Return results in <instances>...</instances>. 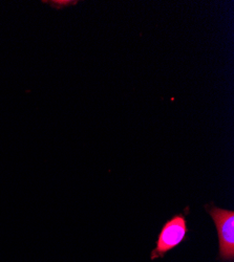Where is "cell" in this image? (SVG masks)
I'll return each instance as SVG.
<instances>
[{
  "label": "cell",
  "mask_w": 234,
  "mask_h": 262,
  "mask_svg": "<svg viewBox=\"0 0 234 262\" xmlns=\"http://www.w3.org/2000/svg\"><path fill=\"white\" fill-rule=\"evenodd\" d=\"M188 233L186 216L183 213L174 215L167 221L158 235L156 248L151 254V259L163 258L169 251L178 247L186 239Z\"/></svg>",
  "instance_id": "cell-2"
},
{
  "label": "cell",
  "mask_w": 234,
  "mask_h": 262,
  "mask_svg": "<svg viewBox=\"0 0 234 262\" xmlns=\"http://www.w3.org/2000/svg\"><path fill=\"white\" fill-rule=\"evenodd\" d=\"M206 210L214 220L218 231L220 258L222 261L232 262L234 259V212L212 204L207 205Z\"/></svg>",
  "instance_id": "cell-1"
}]
</instances>
